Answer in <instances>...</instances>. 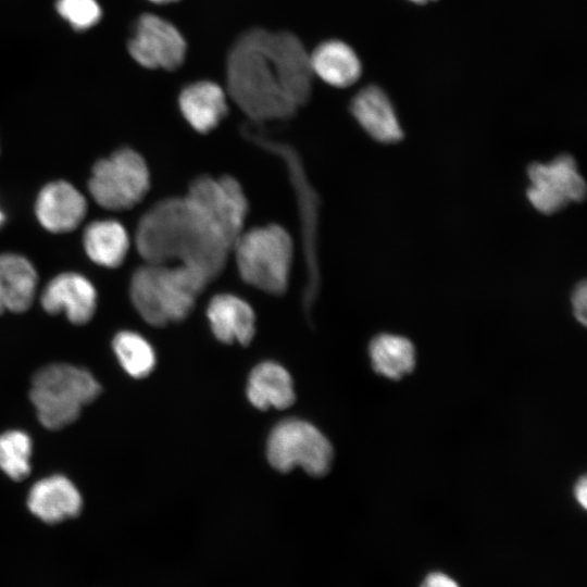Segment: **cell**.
<instances>
[{
  "instance_id": "obj_20",
  "label": "cell",
  "mask_w": 587,
  "mask_h": 587,
  "mask_svg": "<svg viewBox=\"0 0 587 587\" xmlns=\"http://www.w3.org/2000/svg\"><path fill=\"white\" fill-rule=\"evenodd\" d=\"M83 243L91 261L104 267H117L127 255L130 240L117 221L99 220L87 225Z\"/></svg>"
},
{
  "instance_id": "obj_26",
  "label": "cell",
  "mask_w": 587,
  "mask_h": 587,
  "mask_svg": "<svg viewBox=\"0 0 587 587\" xmlns=\"http://www.w3.org/2000/svg\"><path fill=\"white\" fill-rule=\"evenodd\" d=\"M421 587H460V586L449 575L436 572V573L429 574L424 579Z\"/></svg>"
},
{
  "instance_id": "obj_15",
  "label": "cell",
  "mask_w": 587,
  "mask_h": 587,
  "mask_svg": "<svg viewBox=\"0 0 587 587\" xmlns=\"http://www.w3.org/2000/svg\"><path fill=\"white\" fill-rule=\"evenodd\" d=\"M207 316L214 336L222 342L246 346L254 336V311L235 295H215L208 304Z\"/></svg>"
},
{
  "instance_id": "obj_12",
  "label": "cell",
  "mask_w": 587,
  "mask_h": 587,
  "mask_svg": "<svg viewBox=\"0 0 587 587\" xmlns=\"http://www.w3.org/2000/svg\"><path fill=\"white\" fill-rule=\"evenodd\" d=\"M87 212L85 197L72 184L57 180L47 184L38 193L35 213L43 228L61 234L75 229Z\"/></svg>"
},
{
  "instance_id": "obj_10",
  "label": "cell",
  "mask_w": 587,
  "mask_h": 587,
  "mask_svg": "<svg viewBox=\"0 0 587 587\" xmlns=\"http://www.w3.org/2000/svg\"><path fill=\"white\" fill-rule=\"evenodd\" d=\"M527 173L530 180L527 198L541 213L552 214L567 203L585 198V180L569 154H561L548 163H533Z\"/></svg>"
},
{
  "instance_id": "obj_14",
  "label": "cell",
  "mask_w": 587,
  "mask_h": 587,
  "mask_svg": "<svg viewBox=\"0 0 587 587\" xmlns=\"http://www.w3.org/2000/svg\"><path fill=\"white\" fill-rule=\"evenodd\" d=\"M30 512L46 523H59L76 516L83 505L80 492L65 476L52 475L35 483L29 490Z\"/></svg>"
},
{
  "instance_id": "obj_24",
  "label": "cell",
  "mask_w": 587,
  "mask_h": 587,
  "mask_svg": "<svg viewBox=\"0 0 587 587\" xmlns=\"http://www.w3.org/2000/svg\"><path fill=\"white\" fill-rule=\"evenodd\" d=\"M57 10L75 29H86L97 24L101 8L97 0H58Z\"/></svg>"
},
{
  "instance_id": "obj_9",
  "label": "cell",
  "mask_w": 587,
  "mask_h": 587,
  "mask_svg": "<svg viewBox=\"0 0 587 587\" xmlns=\"http://www.w3.org/2000/svg\"><path fill=\"white\" fill-rule=\"evenodd\" d=\"M127 48L142 67L171 72L185 63L188 41L179 27L168 20L145 13L136 21Z\"/></svg>"
},
{
  "instance_id": "obj_19",
  "label": "cell",
  "mask_w": 587,
  "mask_h": 587,
  "mask_svg": "<svg viewBox=\"0 0 587 587\" xmlns=\"http://www.w3.org/2000/svg\"><path fill=\"white\" fill-rule=\"evenodd\" d=\"M247 396L252 405L260 410L271 407L286 409L295 401L292 379L282 365L275 362L260 363L249 375Z\"/></svg>"
},
{
  "instance_id": "obj_16",
  "label": "cell",
  "mask_w": 587,
  "mask_h": 587,
  "mask_svg": "<svg viewBox=\"0 0 587 587\" xmlns=\"http://www.w3.org/2000/svg\"><path fill=\"white\" fill-rule=\"evenodd\" d=\"M351 112L362 128L379 142H397L403 136L390 100L377 86L362 88L352 99Z\"/></svg>"
},
{
  "instance_id": "obj_13",
  "label": "cell",
  "mask_w": 587,
  "mask_h": 587,
  "mask_svg": "<svg viewBox=\"0 0 587 587\" xmlns=\"http://www.w3.org/2000/svg\"><path fill=\"white\" fill-rule=\"evenodd\" d=\"M178 109L193 130L208 134L228 114V96L218 83L199 79L180 90Z\"/></svg>"
},
{
  "instance_id": "obj_17",
  "label": "cell",
  "mask_w": 587,
  "mask_h": 587,
  "mask_svg": "<svg viewBox=\"0 0 587 587\" xmlns=\"http://www.w3.org/2000/svg\"><path fill=\"white\" fill-rule=\"evenodd\" d=\"M309 55L314 77L332 87L347 88L361 76L359 57L352 47L342 40H324L315 45Z\"/></svg>"
},
{
  "instance_id": "obj_27",
  "label": "cell",
  "mask_w": 587,
  "mask_h": 587,
  "mask_svg": "<svg viewBox=\"0 0 587 587\" xmlns=\"http://www.w3.org/2000/svg\"><path fill=\"white\" fill-rule=\"evenodd\" d=\"M574 496L577 502L586 509L587 505V479L586 476H582L577 479L574 486Z\"/></svg>"
},
{
  "instance_id": "obj_3",
  "label": "cell",
  "mask_w": 587,
  "mask_h": 587,
  "mask_svg": "<svg viewBox=\"0 0 587 587\" xmlns=\"http://www.w3.org/2000/svg\"><path fill=\"white\" fill-rule=\"evenodd\" d=\"M209 283L203 273L184 264L146 263L134 272L129 295L139 315L161 327L185 320Z\"/></svg>"
},
{
  "instance_id": "obj_21",
  "label": "cell",
  "mask_w": 587,
  "mask_h": 587,
  "mask_svg": "<svg viewBox=\"0 0 587 587\" xmlns=\"http://www.w3.org/2000/svg\"><path fill=\"white\" fill-rule=\"evenodd\" d=\"M373 370L389 379H400L415 367V348L405 337L379 334L369 346Z\"/></svg>"
},
{
  "instance_id": "obj_5",
  "label": "cell",
  "mask_w": 587,
  "mask_h": 587,
  "mask_svg": "<svg viewBox=\"0 0 587 587\" xmlns=\"http://www.w3.org/2000/svg\"><path fill=\"white\" fill-rule=\"evenodd\" d=\"M99 392L100 385L90 372L55 363L34 375L30 400L40 423L49 429H59L73 423Z\"/></svg>"
},
{
  "instance_id": "obj_7",
  "label": "cell",
  "mask_w": 587,
  "mask_h": 587,
  "mask_svg": "<svg viewBox=\"0 0 587 587\" xmlns=\"http://www.w3.org/2000/svg\"><path fill=\"white\" fill-rule=\"evenodd\" d=\"M266 451L268 462L279 472L301 466L312 476H323L333 461V448L327 438L316 427L298 419L282 421L272 429Z\"/></svg>"
},
{
  "instance_id": "obj_11",
  "label": "cell",
  "mask_w": 587,
  "mask_h": 587,
  "mask_svg": "<svg viewBox=\"0 0 587 587\" xmlns=\"http://www.w3.org/2000/svg\"><path fill=\"white\" fill-rule=\"evenodd\" d=\"M40 302L47 313H64L71 323L82 325L89 322L95 314L97 291L85 276L65 272L46 285Z\"/></svg>"
},
{
  "instance_id": "obj_8",
  "label": "cell",
  "mask_w": 587,
  "mask_h": 587,
  "mask_svg": "<svg viewBox=\"0 0 587 587\" xmlns=\"http://www.w3.org/2000/svg\"><path fill=\"white\" fill-rule=\"evenodd\" d=\"M186 198L212 224L230 247L245 230L249 204L239 182L229 175H203L188 186Z\"/></svg>"
},
{
  "instance_id": "obj_18",
  "label": "cell",
  "mask_w": 587,
  "mask_h": 587,
  "mask_svg": "<svg viewBox=\"0 0 587 587\" xmlns=\"http://www.w3.org/2000/svg\"><path fill=\"white\" fill-rule=\"evenodd\" d=\"M37 273L29 260L15 253L0 254V314L24 312L33 303Z\"/></svg>"
},
{
  "instance_id": "obj_2",
  "label": "cell",
  "mask_w": 587,
  "mask_h": 587,
  "mask_svg": "<svg viewBox=\"0 0 587 587\" xmlns=\"http://www.w3.org/2000/svg\"><path fill=\"white\" fill-rule=\"evenodd\" d=\"M136 248L146 263L184 264L211 282L224 270L230 247L184 197L161 200L140 218Z\"/></svg>"
},
{
  "instance_id": "obj_28",
  "label": "cell",
  "mask_w": 587,
  "mask_h": 587,
  "mask_svg": "<svg viewBox=\"0 0 587 587\" xmlns=\"http://www.w3.org/2000/svg\"><path fill=\"white\" fill-rule=\"evenodd\" d=\"M154 4H160V5H163V4H171V3H175V2H178L180 0H148Z\"/></svg>"
},
{
  "instance_id": "obj_1",
  "label": "cell",
  "mask_w": 587,
  "mask_h": 587,
  "mask_svg": "<svg viewBox=\"0 0 587 587\" xmlns=\"http://www.w3.org/2000/svg\"><path fill=\"white\" fill-rule=\"evenodd\" d=\"M310 51L290 30L251 27L237 36L225 59V90L249 118L285 120L308 103L314 75Z\"/></svg>"
},
{
  "instance_id": "obj_23",
  "label": "cell",
  "mask_w": 587,
  "mask_h": 587,
  "mask_svg": "<svg viewBox=\"0 0 587 587\" xmlns=\"http://www.w3.org/2000/svg\"><path fill=\"white\" fill-rule=\"evenodd\" d=\"M32 439L22 430L0 434V470L14 480L30 473Z\"/></svg>"
},
{
  "instance_id": "obj_4",
  "label": "cell",
  "mask_w": 587,
  "mask_h": 587,
  "mask_svg": "<svg viewBox=\"0 0 587 587\" xmlns=\"http://www.w3.org/2000/svg\"><path fill=\"white\" fill-rule=\"evenodd\" d=\"M230 251L245 283L271 295L287 290L294 241L283 226L268 224L243 230Z\"/></svg>"
},
{
  "instance_id": "obj_29",
  "label": "cell",
  "mask_w": 587,
  "mask_h": 587,
  "mask_svg": "<svg viewBox=\"0 0 587 587\" xmlns=\"http://www.w3.org/2000/svg\"><path fill=\"white\" fill-rule=\"evenodd\" d=\"M5 222V213L3 212L2 208L0 207V228Z\"/></svg>"
},
{
  "instance_id": "obj_30",
  "label": "cell",
  "mask_w": 587,
  "mask_h": 587,
  "mask_svg": "<svg viewBox=\"0 0 587 587\" xmlns=\"http://www.w3.org/2000/svg\"><path fill=\"white\" fill-rule=\"evenodd\" d=\"M410 1L419 3V4H423V3H426V2L432 1V0H410Z\"/></svg>"
},
{
  "instance_id": "obj_6",
  "label": "cell",
  "mask_w": 587,
  "mask_h": 587,
  "mask_svg": "<svg viewBox=\"0 0 587 587\" xmlns=\"http://www.w3.org/2000/svg\"><path fill=\"white\" fill-rule=\"evenodd\" d=\"M149 188L147 163L130 148H122L95 163L88 182L93 200L113 211L133 208L145 198Z\"/></svg>"
},
{
  "instance_id": "obj_22",
  "label": "cell",
  "mask_w": 587,
  "mask_h": 587,
  "mask_svg": "<svg viewBox=\"0 0 587 587\" xmlns=\"http://www.w3.org/2000/svg\"><path fill=\"white\" fill-rule=\"evenodd\" d=\"M114 353L125 370L134 378L148 376L155 365L152 346L139 334L123 330L113 338Z\"/></svg>"
},
{
  "instance_id": "obj_25",
  "label": "cell",
  "mask_w": 587,
  "mask_h": 587,
  "mask_svg": "<svg viewBox=\"0 0 587 587\" xmlns=\"http://www.w3.org/2000/svg\"><path fill=\"white\" fill-rule=\"evenodd\" d=\"M572 304L574 316L585 326L587 321V286L585 280L580 282L574 289Z\"/></svg>"
}]
</instances>
